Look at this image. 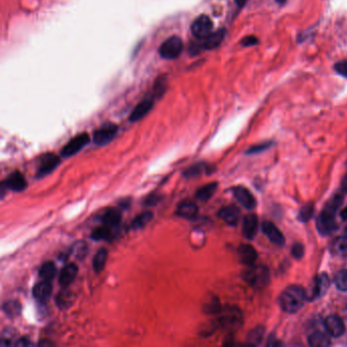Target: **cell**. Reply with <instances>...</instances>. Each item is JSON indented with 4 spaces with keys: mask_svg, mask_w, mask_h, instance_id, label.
Returning a JSON list of instances; mask_svg holds the SVG:
<instances>
[{
    "mask_svg": "<svg viewBox=\"0 0 347 347\" xmlns=\"http://www.w3.org/2000/svg\"><path fill=\"white\" fill-rule=\"evenodd\" d=\"M342 195H335L325 207L316 219V227L321 234L327 235L336 229V211L342 203Z\"/></svg>",
    "mask_w": 347,
    "mask_h": 347,
    "instance_id": "1",
    "label": "cell"
},
{
    "mask_svg": "<svg viewBox=\"0 0 347 347\" xmlns=\"http://www.w3.org/2000/svg\"><path fill=\"white\" fill-rule=\"evenodd\" d=\"M305 300V289L297 285H292L282 292L280 296V305L284 311L294 313L302 307Z\"/></svg>",
    "mask_w": 347,
    "mask_h": 347,
    "instance_id": "2",
    "label": "cell"
},
{
    "mask_svg": "<svg viewBox=\"0 0 347 347\" xmlns=\"http://www.w3.org/2000/svg\"><path fill=\"white\" fill-rule=\"evenodd\" d=\"M243 279L253 287H264L269 282L270 273L266 267L249 266L243 272Z\"/></svg>",
    "mask_w": 347,
    "mask_h": 347,
    "instance_id": "3",
    "label": "cell"
},
{
    "mask_svg": "<svg viewBox=\"0 0 347 347\" xmlns=\"http://www.w3.org/2000/svg\"><path fill=\"white\" fill-rule=\"evenodd\" d=\"M183 50V42L177 36L165 40L159 47V54L164 59H175Z\"/></svg>",
    "mask_w": 347,
    "mask_h": 347,
    "instance_id": "4",
    "label": "cell"
},
{
    "mask_svg": "<svg viewBox=\"0 0 347 347\" xmlns=\"http://www.w3.org/2000/svg\"><path fill=\"white\" fill-rule=\"evenodd\" d=\"M190 30L196 39L204 40L213 33V21L208 15L201 14L192 21Z\"/></svg>",
    "mask_w": 347,
    "mask_h": 347,
    "instance_id": "5",
    "label": "cell"
},
{
    "mask_svg": "<svg viewBox=\"0 0 347 347\" xmlns=\"http://www.w3.org/2000/svg\"><path fill=\"white\" fill-rule=\"evenodd\" d=\"M329 285H330V279L326 273H321L316 275L310 287L307 290H305L306 299L312 300V299L320 297L326 292V290L329 288Z\"/></svg>",
    "mask_w": 347,
    "mask_h": 347,
    "instance_id": "6",
    "label": "cell"
},
{
    "mask_svg": "<svg viewBox=\"0 0 347 347\" xmlns=\"http://www.w3.org/2000/svg\"><path fill=\"white\" fill-rule=\"evenodd\" d=\"M118 126L114 123H106L93 133V140L98 146L108 144L116 135Z\"/></svg>",
    "mask_w": 347,
    "mask_h": 347,
    "instance_id": "7",
    "label": "cell"
},
{
    "mask_svg": "<svg viewBox=\"0 0 347 347\" xmlns=\"http://www.w3.org/2000/svg\"><path fill=\"white\" fill-rule=\"evenodd\" d=\"M90 141V136L88 133H79L73 138H71L61 150L60 154L62 157L68 158L77 154L82 148H84Z\"/></svg>",
    "mask_w": 347,
    "mask_h": 347,
    "instance_id": "8",
    "label": "cell"
},
{
    "mask_svg": "<svg viewBox=\"0 0 347 347\" xmlns=\"http://www.w3.org/2000/svg\"><path fill=\"white\" fill-rule=\"evenodd\" d=\"M60 164V159L54 154H46L40 160V165L37 171V177H44L54 171Z\"/></svg>",
    "mask_w": 347,
    "mask_h": 347,
    "instance_id": "9",
    "label": "cell"
},
{
    "mask_svg": "<svg viewBox=\"0 0 347 347\" xmlns=\"http://www.w3.org/2000/svg\"><path fill=\"white\" fill-rule=\"evenodd\" d=\"M220 323L228 329L237 328L241 324V312L236 307H228L220 316Z\"/></svg>",
    "mask_w": 347,
    "mask_h": 347,
    "instance_id": "10",
    "label": "cell"
},
{
    "mask_svg": "<svg viewBox=\"0 0 347 347\" xmlns=\"http://www.w3.org/2000/svg\"><path fill=\"white\" fill-rule=\"evenodd\" d=\"M325 329L332 337H340L345 332V325L338 315H330L325 320Z\"/></svg>",
    "mask_w": 347,
    "mask_h": 347,
    "instance_id": "11",
    "label": "cell"
},
{
    "mask_svg": "<svg viewBox=\"0 0 347 347\" xmlns=\"http://www.w3.org/2000/svg\"><path fill=\"white\" fill-rule=\"evenodd\" d=\"M233 194L235 196V198L238 200V203L248 209L251 210L255 207L256 203H255V198L252 195V193L245 187L243 186H236L233 188Z\"/></svg>",
    "mask_w": 347,
    "mask_h": 347,
    "instance_id": "12",
    "label": "cell"
},
{
    "mask_svg": "<svg viewBox=\"0 0 347 347\" xmlns=\"http://www.w3.org/2000/svg\"><path fill=\"white\" fill-rule=\"evenodd\" d=\"M262 229H263V232L267 235V237L273 243H275L277 245H283L284 244L285 238H284L282 232L279 230V228L275 224H273L272 222L266 221L263 223Z\"/></svg>",
    "mask_w": 347,
    "mask_h": 347,
    "instance_id": "13",
    "label": "cell"
},
{
    "mask_svg": "<svg viewBox=\"0 0 347 347\" xmlns=\"http://www.w3.org/2000/svg\"><path fill=\"white\" fill-rule=\"evenodd\" d=\"M3 182L6 185L7 189L16 192H20L26 187V180L23 177V175L18 171H14L13 173H11Z\"/></svg>",
    "mask_w": 347,
    "mask_h": 347,
    "instance_id": "14",
    "label": "cell"
},
{
    "mask_svg": "<svg viewBox=\"0 0 347 347\" xmlns=\"http://www.w3.org/2000/svg\"><path fill=\"white\" fill-rule=\"evenodd\" d=\"M77 272H78V269H77V266L75 264H73V263L67 264L60 271V274L58 277L59 284L62 287L69 286L73 282V280L75 279Z\"/></svg>",
    "mask_w": 347,
    "mask_h": 347,
    "instance_id": "15",
    "label": "cell"
},
{
    "mask_svg": "<svg viewBox=\"0 0 347 347\" xmlns=\"http://www.w3.org/2000/svg\"><path fill=\"white\" fill-rule=\"evenodd\" d=\"M154 107V101L151 99H144L138 103L129 116V121L135 122L143 118Z\"/></svg>",
    "mask_w": 347,
    "mask_h": 347,
    "instance_id": "16",
    "label": "cell"
},
{
    "mask_svg": "<svg viewBox=\"0 0 347 347\" xmlns=\"http://www.w3.org/2000/svg\"><path fill=\"white\" fill-rule=\"evenodd\" d=\"M219 217L228 225L235 226L238 223L240 212L235 206H227L222 208L219 213Z\"/></svg>",
    "mask_w": 347,
    "mask_h": 347,
    "instance_id": "17",
    "label": "cell"
},
{
    "mask_svg": "<svg viewBox=\"0 0 347 347\" xmlns=\"http://www.w3.org/2000/svg\"><path fill=\"white\" fill-rule=\"evenodd\" d=\"M51 293H52L51 281L43 280L42 282L37 283L33 288V295L39 301H46L51 296Z\"/></svg>",
    "mask_w": 347,
    "mask_h": 347,
    "instance_id": "18",
    "label": "cell"
},
{
    "mask_svg": "<svg viewBox=\"0 0 347 347\" xmlns=\"http://www.w3.org/2000/svg\"><path fill=\"white\" fill-rule=\"evenodd\" d=\"M197 211H198L197 206L194 203L184 200L178 205L177 210H176V214L183 219L192 220L196 217Z\"/></svg>",
    "mask_w": 347,
    "mask_h": 347,
    "instance_id": "19",
    "label": "cell"
},
{
    "mask_svg": "<svg viewBox=\"0 0 347 347\" xmlns=\"http://www.w3.org/2000/svg\"><path fill=\"white\" fill-rule=\"evenodd\" d=\"M238 254L240 261L246 266H252L257 257L255 249L250 244H241L238 247Z\"/></svg>",
    "mask_w": 347,
    "mask_h": 347,
    "instance_id": "20",
    "label": "cell"
},
{
    "mask_svg": "<svg viewBox=\"0 0 347 347\" xmlns=\"http://www.w3.org/2000/svg\"><path fill=\"white\" fill-rule=\"evenodd\" d=\"M225 34H226V31L224 28H220L216 32H213L211 35H209L206 39L203 40V43H201L203 48L207 50H212L218 47L223 41V39L225 38Z\"/></svg>",
    "mask_w": 347,
    "mask_h": 347,
    "instance_id": "21",
    "label": "cell"
},
{
    "mask_svg": "<svg viewBox=\"0 0 347 347\" xmlns=\"http://www.w3.org/2000/svg\"><path fill=\"white\" fill-rule=\"evenodd\" d=\"M257 228V219L255 215L250 214L244 217L242 223V233L247 239H251L254 237Z\"/></svg>",
    "mask_w": 347,
    "mask_h": 347,
    "instance_id": "22",
    "label": "cell"
},
{
    "mask_svg": "<svg viewBox=\"0 0 347 347\" xmlns=\"http://www.w3.org/2000/svg\"><path fill=\"white\" fill-rule=\"evenodd\" d=\"M121 221V212L117 209H109L102 216V223L110 228L116 227Z\"/></svg>",
    "mask_w": 347,
    "mask_h": 347,
    "instance_id": "23",
    "label": "cell"
},
{
    "mask_svg": "<svg viewBox=\"0 0 347 347\" xmlns=\"http://www.w3.org/2000/svg\"><path fill=\"white\" fill-rule=\"evenodd\" d=\"M308 343L312 347H327L331 344V339L328 333L316 331L308 337Z\"/></svg>",
    "mask_w": 347,
    "mask_h": 347,
    "instance_id": "24",
    "label": "cell"
},
{
    "mask_svg": "<svg viewBox=\"0 0 347 347\" xmlns=\"http://www.w3.org/2000/svg\"><path fill=\"white\" fill-rule=\"evenodd\" d=\"M330 250L333 255H336L339 257L347 256V236L336 238L332 242L330 246Z\"/></svg>",
    "mask_w": 347,
    "mask_h": 347,
    "instance_id": "25",
    "label": "cell"
},
{
    "mask_svg": "<svg viewBox=\"0 0 347 347\" xmlns=\"http://www.w3.org/2000/svg\"><path fill=\"white\" fill-rule=\"evenodd\" d=\"M217 182H210L201 187H199L195 192V198L200 201L208 200L217 189Z\"/></svg>",
    "mask_w": 347,
    "mask_h": 347,
    "instance_id": "26",
    "label": "cell"
},
{
    "mask_svg": "<svg viewBox=\"0 0 347 347\" xmlns=\"http://www.w3.org/2000/svg\"><path fill=\"white\" fill-rule=\"evenodd\" d=\"M108 258V250L106 248H100L93 257V268L96 273H100L105 268V264Z\"/></svg>",
    "mask_w": 347,
    "mask_h": 347,
    "instance_id": "27",
    "label": "cell"
},
{
    "mask_svg": "<svg viewBox=\"0 0 347 347\" xmlns=\"http://www.w3.org/2000/svg\"><path fill=\"white\" fill-rule=\"evenodd\" d=\"M154 218V214L151 211H147V212H142L141 214L137 215L132 222L130 223V229L132 230H137L140 229L142 227H144L149 222H151Z\"/></svg>",
    "mask_w": 347,
    "mask_h": 347,
    "instance_id": "28",
    "label": "cell"
},
{
    "mask_svg": "<svg viewBox=\"0 0 347 347\" xmlns=\"http://www.w3.org/2000/svg\"><path fill=\"white\" fill-rule=\"evenodd\" d=\"M57 274V270H56V266L53 262H46L44 263L39 271V276L46 281H51L55 278Z\"/></svg>",
    "mask_w": 347,
    "mask_h": 347,
    "instance_id": "29",
    "label": "cell"
},
{
    "mask_svg": "<svg viewBox=\"0 0 347 347\" xmlns=\"http://www.w3.org/2000/svg\"><path fill=\"white\" fill-rule=\"evenodd\" d=\"M2 310L9 317H15L21 312V304L17 300H7L2 305Z\"/></svg>",
    "mask_w": 347,
    "mask_h": 347,
    "instance_id": "30",
    "label": "cell"
},
{
    "mask_svg": "<svg viewBox=\"0 0 347 347\" xmlns=\"http://www.w3.org/2000/svg\"><path fill=\"white\" fill-rule=\"evenodd\" d=\"M91 237H92V239L98 240V241L99 240H107V239H109L111 237L110 227H108L106 225H103V226L95 228L92 231Z\"/></svg>",
    "mask_w": 347,
    "mask_h": 347,
    "instance_id": "31",
    "label": "cell"
},
{
    "mask_svg": "<svg viewBox=\"0 0 347 347\" xmlns=\"http://www.w3.org/2000/svg\"><path fill=\"white\" fill-rule=\"evenodd\" d=\"M336 287L341 291H347V270H341L335 277Z\"/></svg>",
    "mask_w": 347,
    "mask_h": 347,
    "instance_id": "32",
    "label": "cell"
},
{
    "mask_svg": "<svg viewBox=\"0 0 347 347\" xmlns=\"http://www.w3.org/2000/svg\"><path fill=\"white\" fill-rule=\"evenodd\" d=\"M206 169L205 164L203 163H197L193 166H190L189 168H187L184 172H183V176L186 178H192L195 176H198L199 174H201V172Z\"/></svg>",
    "mask_w": 347,
    "mask_h": 347,
    "instance_id": "33",
    "label": "cell"
},
{
    "mask_svg": "<svg viewBox=\"0 0 347 347\" xmlns=\"http://www.w3.org/2000/svg\"><path fill=\"white\" fill-rule=\"evenodd\" d=\"M166 84H167L166 76H160L156 80V82L154 84V94L156 97L160 98L164 94V92L166 90Z\"/></svg>",
    "mask_w": 347,
    "mask_h": 347,
    "instance_id": "34",
    "label": "cell"
},
{
    "mask_svg": "<svg viewBox=\"0 0 347 347\" xmlns=\"http://www.w3.org/2000/svg\"><path fill=\"white\" fill-rule=\"evenodd\" d=\"M86 248H88V246H86L85 242L78 241L73 245L72 252L77 258H83V256L86 253Z\"/></svg>",
    "mask_w": 347,
    "mask_h": 347,
    "instance_id": "35",
    "label": "cell"
},
{
    "mask_svg": "<svg viewBox=\"0 0 347 347\" xmlns=\"http://www.w3.org/2000/svg\"><path fill=\"white\" fill-rule=\"evenodd\" d=\"M312 214H313V206H312V204H307L300 210L298 218L301 221H307L311 218Z\"/></svg>",
    "mask_w": 347,
    "mask_h": 347,
    "instance_id": "36",
    "label": "cell"
},
{
    "mask_svg": "<svg viewBox=\"0 0 347 347\" xmlns=\"http://www.w3.org/2000/svg\"><path fill=\"white\" fill-rule=\"evenodd\" d=\"M263 338V329H254L249 335V342L252 344H258Z\"/></svg>",
    "mask_w": 347,
    "mask_h": 347,
    "instance_id": "37",
    "label": "cell"
},
{
    "mask_svg": "<svg viewBox=\"0 0 347 347\" xmlns=\"http://www.w3.org/2000/svg\"><path fill=\"white\" fill-rule=\"evenodd\" d=\"M334 68L340 75L347 78V60H342V61L337 62Z\"/></svg>",
    "mask_w": 347,
    "mask_h": 347,
    "instance_id": "38",
    "label": "cell"
},
{
    "mask_svg": "<svg viewBox=\"0 0 347 347\" xmlns=\"http://www.w3.org/2000/svg\"><path fill=\"white\" fill-rule=\"evenodd\" d=\"M292 254L296 257V258H300L302 257V255L304 254V247L301 243H295L292 247Z\"/></svg>",
    "mask_w": 347,
    "mask_h": 347,
    "instance_id": "39",
    "label": "cell"
},
{
    "mask_svg": "<svg viewBox=\"0 0 347 347\" xmlns=\"http://www.w3.org/2000/svg\"><path fill=\"white\" fill-rule=\"evenodd\" d=\"M241 44L246 47H250L257 44V39L254 36H247L241 40Z\"/></svg>",
    "mask_w": 347,
    "mask_h": 347,
    "instance_id": "40",
    "label": "cell"
},
{
    "mask_svg": "<svg viewBox=\"0 0 347 347\" xmlns=\"http://www.w3.org/2000/svg\"><path fill=\"white\" fill-rule=\"evenodd\" d=\"M161 199L160 196H158L157 194H152L150 196H148L146 199H144V205L147 206H154L156 205L157 203H159Z\"/></svg>",
    "mask_w": 347,
    "mask_h": 347,
    "instance_id": "41",
    "label": "cell"
},
{
    "mask_svg": "<svg viewBox=\"0 0 347 347\" xmlns=\"http://www.w3.org/2000/svg\"><path fill=\"white\" fill-rule=\"evenodd\" d=\"M30 344H31V342L28 341V339H27V338H24V337L19 338V339L15 342V345H17V346H26V345H30Z\"/></svg>",
    "mask_w": 347,
    "mask_h": 347,
    "instance_id": "42",
    "label": "cell"
},
{
    "mask_svg": "<svg viewBox=\"0 0 347 347\" xmlns=\"http://www.w3.org/2000/svg\"><path fill=\"white\" fill-rule=\"evenodd\" d=\"M342 189L344 192L347 193V175L344 177L343 182H342Z\"/></svg>",
    "mask_w": 347,
    "mask_h": 347,
    "instance_id": "43",
    "label": "cell"
},
{
    "mask_svg": "<svg viewBox=\"0 0 347 347\" xmlns=\"http://www.w3.org/2000/svg\"><path fill=\"white\" fill-rule=\"evenodd\" d=\"M340 216L343 220H347V207L340 212Z\"/></svg>",
    "mask_w": 347,
    "mask_h": 347,
    "instance_id": "44",
    "label": "cell"
},
{
    "mask_svg": "<svg viewBox=\"0 0 347 347\" xmlns=\"http://www.w3.org/2000/svg\"><path fill=\"white\" fill-rule=\"evenodd\" d=\"M247 2V0H235V3L238 5V6H243L245 3Z\"/></svg>",
    "mask_w": 347,
    "mask_h": 347,
    "instance_id": "45",
    "label": "cell"
},
{
    "mask_svg": "<svg viewBox=\"0 0 347 347\" xmlns=\"http://www.w3.org/2000/svg\"><path fill=\"white\" fill-rule=\"evenodd\" d=\"M276 1H277L278 3H281V4H282V3H284L286 0H276Z\"/></svg>",
    "mask_w": 347,
    "mask_h": 347,
    "instance_id": "46",
    "label": "cell"
},
{
    "mask_svg": "<svg viewBox=\"0 0 347 347\" xmlns=\"http://www.w3.org/2000/svg\"><path fill=\"white\" fill-rule=\"evenodd\" d=\"M345 236H347V227L345 228Z\"/></svg>",
    "mask_w": 347,
    "mask_h": 347,
    "instance_id": "47",
    "label": "cell"
}]
</instances>
